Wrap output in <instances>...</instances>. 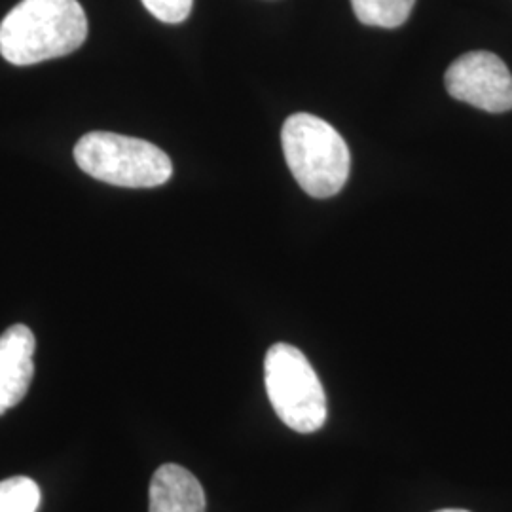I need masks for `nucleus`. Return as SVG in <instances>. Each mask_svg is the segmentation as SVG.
<instances>
[{
  "instance_id": "20e7f679",
  "label": "nucleus",
  "mask_w": 512,
  "mask_h": 512,
  "mask_svg": "<svg viewBox=\"0 0 512 512\" xmlns=\"http://www.w3.org/2000/svg\"><path fill=\"white\" fill-rule=\"evenodd\" d=\"M264 382L275 414L296 433L310 435L327 421V397L306 355L291 344L266 353Z\"/></svg>"
},
{
  "instance_id": "423d86ee",
  "label": "nucleus",
  "mask_w": 512,
  "mask_h": 512,
  "mask_svg": "<svg viewBox=\"0 0 512 512\" xmlns=\"http://www.w3.org/2000/svg\"><path fill=\"white\" fill-rule=\"evenodd\" d=\"M35 348V334L25 325H14L0 336V416L25 399L35 374Z\"/></svg>"
},
{
  "instance_id": "f03ea898",
  "label": "nucleus",
  "mask_w": 512,
  "mask_h": 512,
  "mask_svg": "<svg viewBox=\"0 0 512 512\" xmlns=\"http://www.w3.org/2000/svg\"><path fill=\"white\" fill-rule=\"evenodd\" d=\"M281 145L296 183L311 198L336 196L348 183L351 154L329 122L308 112L293 114L281 129Z\"/></svg>"
},
{
  "instance_id": "9b49d317",
  "label": "nucleus",
  "mask_w": 512,
  "mask_h": 512,
  "mask_svg": "<svg viewBox=\"0 0 512 512\" xmlns=\"http://www.w3.org/2000/svg\"><path fill=\"white\" fill-rule=\"evenodd\" d=\"M435 512H469V511H463V509H442V511H435Z\"/></svg>"
},
{
  "instance_id": "f257e3e1",
  "label": "nucleus",
  "mask_w": 512,
  "mask_h": 512,
  "mask_svg": "<svg viewBox=\"0 0 512 512\" xmlns=\"http://www.w3.org/2000/svg\"><path fill=\"white\" fill-rule=\"evenodd\" d=\"M88 37L78 0H21L0 23V54L18 67L76 52Z\"/></svg>"
},
{
  "instance_id": "1a4fd4ad",
  "label": "nucleus",
  "mask_w": 512,
  "mask_h": 512,
  "mask_svg": "<svg viewBox=\"0 0 512 512\" xmlns=\"http://www.w3.org/2000/svg\"><path fill=\"white\" fill-rule=\"evenodd\" d=\"M40 488L27 476H14L0 482V512H37Z\"/></svg>"
},
{
  "instance_id": "0eeeda50",
  "label": "nucleus",
  "mask_w": 512,
  "mask_h": 512,
  "mask_svg": "<svg viewBox=\"0 0 512 512\" xmlns=\"http://www.w3.org/2000/svg\"><path fill=\"white\" fill-rule=\"evenodd\" d=\"M148 495V512H205L207 505L200 480L175 463H165L154 473Z\"/></svg>"
},
{
  "instance_id": "6e6552de",
  "label": "nucleus",
  "mask_w": 512,
  "mask_h": 512,
  "mask_svg": "<svg viewBox=\"0 0 512 512\" xmlns=\"http://www.w3.org/2000/svg\"><path fill=\"white\" fill-rule=\"evenodd\" d=\"M416 0H351L357 19L370 27L395 29L412 14Z\"/></svg>"
},
{
  "instance_id": "9d476101",
  "label": "nucleus",
  "mask_w": 512,
  "mask_h": 512,
  "mask_svg": "<svg viewBox=\"0 0 512 512\" xmlns=\"http://www.w3.org/2000/svg\"><path fill=\"white\" fill-rule=\"evenodd\" d=\"M148 12L164 23H183L190 16L194 0H143Z\"/></svg>"
},
{
  "instance_id": "39448f33",
  "label": "nucleus",
  "mask_w": 512,
  "mask_h": 512,
  "mask_svg": "<svg viewBox=\"0 0 512 512\" xmlns=\"http://www.w3.org/2000/svg\"><path fill=\"white\" fill-rule=\"evenodd\" d=\"M448 93L486 112L512 109V74L492 52H469L458 57L444 76Z\"/></svg>"
},
{
  "instance_id": "7ed1b4c3",
  "label": "nucleus",
  "mask_w": 512,
  "mask_h": 512,
  "mask_svg": "<svg viewBox=\"0 0 512 512\" xmlns=\"http://www.w3.org/2000/svg\"><path fill=\"white\" fill-rule=\"evenodd\" d=\"M74 160L93 179L124 188L162 186L173 175V164L162 148L109 131L84 135L74 147Z\"/></svg>"
}]
</instances>
